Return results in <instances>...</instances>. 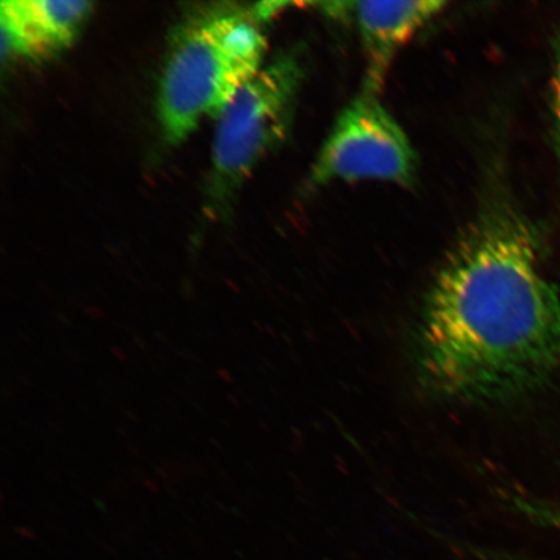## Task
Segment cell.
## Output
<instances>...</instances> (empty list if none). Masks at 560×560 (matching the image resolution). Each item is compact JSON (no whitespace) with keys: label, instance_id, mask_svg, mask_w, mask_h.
Segmentation results:
<instances>
[{"label":"cell","instance_id":"6da1fadb","mask_svg":"<svg viewBox=\"0 0 560 560\" xmlns=\"http://www.w3.org/2000/svg\"><path fill=\"white\" fill-rule=\"evenodd\" d=\"M529 222L506 202L479 215L441 266L417 322L415 362L429 394L501 405L560 369V296Z\"/></svg>","mask_w":560,"mask_h":560},{"label":"cell","instance_id":"7a4b0ae2","mask_svg":"<svg viewBox=\"0 0 560 560\" xmlns=\"http://www.w3.org/2000/svg\"><path fill=\"white\" fill-rule=\"evenodd\" d=\"M256 10H208L186 21L171 42L158 91L167 143L179 144L207 117L219 118L265 66L268 40Z\"/></svg>","mask_w":560,"mask_h":560},{"label":"cell","instance_id":"3957f363","mask_svg":"<svg viewBox=\"0 0 560 560\" xmlns=\"http://www.w3.org/2000/svg\"><path fill=\"white\" fill-rule=\"evenodd\" d=\"M304 69L295 52L278 55L237 91L217 118L209 198L226 206L252 171L289 135Z\"/></svg>","mask_w":560,"mask_h":560},{"label":"cell","instance_id":"277c9868","mask_svg":"<svg viewBox=\"0 0 560 560\" xmlns=\"http://www.w3.org/2000/svg\"><path fill=\"white\" fill-rule=\"evenodd\" d=\"M417 170L418 156L408 136L377 93L365 89L336 118L310 179L313 186L368 179L408 186Z\"/></svg>","mask_w":560,"mask_h":560},{"label":"cell","instance_id":"5b68a950","mask_svg":"<svg viewBox=\"0 0 560 560\" xmlns=\"http://www.w3.org/2000/svg\"><path fill=\"white\" fill-rule=\"evenodd\" d=\"M85 0H7L0 4L3 47L40 59L72 45L90 16Z\"/></svg>","mask_w":560,"mask_h":560},{"label":"cell","instance_id":"8992f818","mask_svg":"<svg viewBox=\"0 0 560 560\" xmlns=\"http://www.w3.org/2000/svg\"><path fill=\"white\" fill-rule=\"evenodd\" d=\"M445 5L436 0L348 3L368 56L366 90L380 93L395 55Z\"/></svg>","mask_w":560,"mask_h":560},{"label":"cell","instance_id":"52a82bcc","mask_svg":"<svg viewBox=\"0 0 560 560\" xmlns=\"http://www.w3.org/2000/svg\"><path fill=\"white\" fill-rule=\"evenodd\" d=\"M551 110L555 122V138L560 155V38L556 54L555 75L551 83Z\"/></svg>","mask_w":560,"mask_h":560},{"label":"cell","instance_id":"ba28073f","mask_svg":"<svg viewBox=\"0 0 560 560\" xmlns=\"http://www.w3.org/2000/svg\"><path fill=\"white\" fill-rule=\"evenodd\" d=\"M18 534L27 538V540H34V538H35V535L33 534L32 529L18 528Z\"/></svg>","mask_w":560,"mask_h":560}]
</instances>
